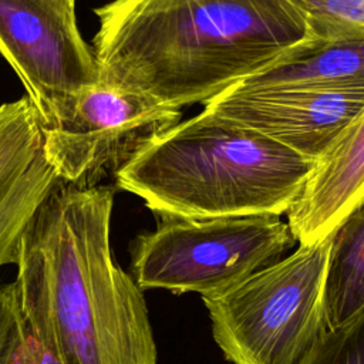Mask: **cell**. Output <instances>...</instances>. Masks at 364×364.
<instances>
[{
	"label": "cell",
	"mask_w": 364,
	"mask_h": 364,
	"mask_svg": "<svg viewBox=\"0 0 364 364\" xmlns=\"http://www.w3.org/2000/svg\"><path fill=\"white\" fill-rule=\"evenodd\" d=\"M114 195L58 179L20 242L21 320L60 364H156L144 290L111 249Z\"/></svg>",
	"instance_id": "cell-1"
},
{
	"label": "cell",
	"mask_w": 364,
	"mask_h": 364,
	"mask_svg": "<svg viewBox=\"0 0 364 364\" xmlns=\"http://www.w3.org/2000/svg\"><path fill=\"white\" fill-rule=\"evenodd\" d=\"M94 13L100 82L176 109L320 43L293 0H114Z\"/></svg>",
	"instance_id": "cell-2"
},
{
	"label": "cell",
	"mask_w": 364,
	"mask_h": 364,
	"mask_svg": "<svg viewBox=\"0 0 364 364\" xmlns=\"http://www.w3.org/2000/svg\"><path fill=\"white\" fill-rule=\"evenodd\" d=\"M318 162L245 127L200 114L151 135L115 172L158 218L282 216Z\"/></svg>",
	"instance_id": "cell-3"
},
{
	"label": "cell",
	"mask_w": 364,
	"mask_h": 364,
	"mask_svg": "<svg viewBox=\"0 0 364 364\" xmlns=\"http://www.w3.org/2000/svg\"><path fill=\"white\" fill-rule=\"evenodd\" d=\"M331 236L223 293L202 296L212 334L232 364H299L327 331L323 290Z\"/></svg>",
	"instance_id": "cell-4"
},
{
	"label": "cell",
	"mask_w": 364,
	"mask_h": 364,
	"mask_svg": "<svg viewBox=\"0 0 364 364\" xmlns=\"http://www.w3.org/2000/svg\"><path fill=\"white\" fill-rule=\"evenodd\" d=\"M296 239L280 216L158 218L131 243V274L142 289L223 293L280 260Z\"/></svg>",
	"instance_id": "cell-5"
},
{
	"label": "cell",
	"mask_w": 364,
	"mask_h": 364,
	"mask_svg": "<svg viewBox=\"0 0 364 364\" xmlns=\"http://www.w3.org/2000/svg\"><path fill=\"white\" fill-rule=\"evenodd\" d=\"M75 0H0V54L21 80L41 128L61 124L84 88L100 82Z\"/></svg>",
	"instance_id": "cell-6"
},
{
	"label": "cell",
	"mask_w": 364,
	"mask_h": 364,
	"mask_svg": "<svg viewBox=\"0 0 364 364\" xmlns=\"http://www.w3.org/2000/svg\"><path fill=\"white\" fill-rule=\"evenodd\" d=\"M179 118L181 109L98 82L77 94L61 124L41 128L43 152L60 181L94 186Z\"/></svg>",
	"instance_id": "cell-7"
},
{
	"label": "cell",
	"mask_w": 364,
	"mask_h": 364,
	"mask_svg": "<svg viewBox=\"0 0 364 364\" xmlns=\"http://www.w3.org/2000/svg\"><path fill=\"white\" fill-rule=\"evenodd\" d=\"M203 105V111L256 131L320 164L364 112V90L317 91L237 84Z\"/></svg>",
	"instance_id": "cell-8"
},
{
	"label": "cell",
	"mask_w": 364,
	"mask_h": 364,
	"mask_svg": "<svg viewBox=\"0 0 364 364\" xmlns=\"http://www.w3.org/2000/svg\"><path fill=\"white\" fill-rule=\"evenodd\" d=\"M58 182L43 152V129L27 97L0 105V269L16 264L36 209Z\"/></svg>",
	"instance_id": "cell-9"
},
{
	"label": "cell",
	"mask_w": 364,
	"mask_h": 364,
	"mask_svg": "<svg viewBox=\"0 0 364 364\" xmlns=\"http://www.w3.org/2000/svg\"><path fill=\"white\" fill-rule=\"evenodd\" d=\"M364 199V112L310 175L287 225L300 245L327 237Z\"/></svg>",
	"instance_id": "cell-10"
},
{
	"label": "cell",
	"mask_w": 364,
	"mask_h": 364,
	"mask_svg": "<svg viewBox=\"0 0 364 364\" xmlns=\"http://www.w3.org/2000/svg\"><path fill=\"white\" fill-rule=\"evenodd\" d=\"M240 85L317 91L364 90V40L320 41Z\"/></svg>",
	"instance_id": "cell-11"
},
{
	"label": "cell",
	"mask_w": 364,
	"mask_h": 364,
	"mask_svg": "<svg viewBox=\"0 0 364 364\" xmlns=\"http://www.w3.org/2000/svg\"><path fill=\"white\" fill-rule=\"evenodd\" d=\"M324 277L326 330H333L364 310V199L330 233Z\"/></svg>",
	"instance_id": "cell-12"
},
{
	"label": "cell",
	"mask_w": 364,
	"mask_h": 364,
	"mask_svg": "<svg viewBox=\"0 0 364 364\" xmlns=\"http://www.w3.org/2000/svg\"><path fill=\"white\" fill-rule=\"evenodd\" d=\"M318 41L364 40V0H293Z\"/></svg>",
	"instance_id": "cell-13"
},
{
	"label": "cell",
	"mask_w": 364,
	"mask_h": 364,
	"mask_svg": "<svg viewBox=\"0 0 364 364\" xmlns=\"http://www.w3.org/2000/svg\"><path fill=\"white\" fill-rule=\"evenodd\" d=\"M299 364H364V310L326 331Z\"/></svg>",
	"instance_id": "cell-14"
},
{
	"label": "cell",
	"mask_w": 364,
	"mask_h": 364,
	"mask_svg": "<svg viewBox=\"0 0 364 364\" xmlns=\"http://www.w3.org/2000/svg\"><path fill=\"white\" fill-rule=\"evenodd\" d=\"M21 327L14 282L0 284V364H4L13 350Z\"/></svg>",
	"instance_id": "cell-15"
},
{
	"label": "cell",
	"mask_w": 364,
	"mask_h": 364,
	"mask_svg": "<svg viewBox=\"0 0 364 364\" xmlns=\"http://www.w3.org/2000/svg\"><path fill=\"white\" fill-rule=\"evenodd\" d=\"M4 364H60L57 358L44 347L40 340L26 327L21 320V327L13 350Z\"/></svg>",
	"instance_id": "cell-16"
}]
</instances>
